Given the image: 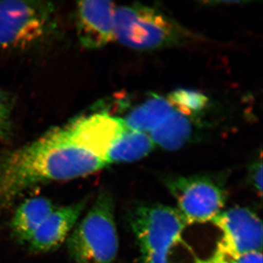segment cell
<instances>
[{
    "mask_svg": "<svg viewBox=\"0 0 263 263\" xmlns=\"http://www.w3.org/2000/svg\"><path fill=\"white\" fill-rule=\"evenodd\" d=\"M107 165L76 143L67 127L53 129L0 157V204L9 205L36 185L84 177Z\"/></svg>",
    "mask_w": 263,
    "mask_h": 263,
    "instance_id": "1",
    "label": "cell"
},
{
    "mask_svg": "<svg viewBox=\"0 0 263 263\" xmlns=\"http://www.w3.org/2000/svg\"><path fill=\"white\" fill-rule=\"evenodd\" d=\"M111 193H98L89 212L77 224L67 240L73 263H115L119 236Z\"/></svg>",
    "mask_w": 263,
    "mask_h": 263,
    "instance_id": "2",
    "label": "cell"
},
{
    "mask_svg": "<svg viewBox=\"0 0 263 263\" xmlns=\"http://www.w3.org/2000/svg\"><path fill=\"white\" fill-rule=\"evenodd\" d=\"M114 37L126 47L148 51L183 44L190 34L163 10L134 4L116 8Z\"/></svg>",
    "mask_w": 263,
    "mask_h": 263,
    "instance_id": "3",
    "label": "cell"
},
{
    "mask_svg": "<svg viewBox=\"0 0 263 263\" xmlns=\"http://www.w3.org/2000/svg\"><path fill=\"white\" fill-rule=\"evenodd\" d=\"M129 223L143 263H170L173 249L182 241L190 224L176 208L162 204L136 206Z\"/></svg>",
    "mask_w": 263,
    "mask_h": 263,
    "instance_id": "4",
    "label": "cell"
},
{
    "mask_svg": "<svg viewBox=\"0 0 263 263\" xmlns=\"http://www.w3.org/2000/svg\"><path fill=\"white\" fill-rule=\"evenodd\" d=\"M164 183L190 224L211 222L226 205L224 181L216 176H171Z\"/></svg>",
    "mask_w": 263,
    "mask_h": 263,
    "instance_id": "5",
    "label": "cell"
},
{
    "mask_svg": "<svg viewBox=\"0 0 263 263\" xmlns=\"http://www.w3.org/2000/svg\"><path fill=\"white\" fill-rule=\"evenodd\" d=\"M211 222L222 234L212 254L216 262L230 263L243 254L262 252V222L248 208H231Z\"/></svg>",
    "mask_w": 263,
    "mask_h": 263,
    "instance_id": "6",
    "label": "cell"
},
{
    "mask_svg": "<svg viewBox=\"0 0 263 263\" xmlns=\"http://www.w3.org/2000/svg\"><path fill=\"white\" fill-rule=\"evenodd\" d=\"M51 7L41 2H0V46L25 47L44 34Z\"/></svg>",
    "mask_w": 263,
    "mask_h": 263,
    "instance_id": "7",
    "label": "cell"
},
{
    "mask_svg": "<svg viewBox=\"0 0 263 263\" xmlns=\"http://www.w3.org/2000/svg\"><path fill=\"white\" fill-rule=\"evenodd\" d=\"M72 139L107 162L111 147L128 130L123 119L107 113L81 117L67 126Z\"/></svg>",
    "mask_w": 263,
    "mask_h": 263,
    "instance_id": "8",
    "label": "cell"
},
{
    "mask_svg": "<svg viewBox=\"0 0 263 263\" xmlns=\"http://www.w3.org/2000/svg\"><path fill=\"white\" fill-rule=\"evenodd\" d=\"M116 7L110 1H82L77 7V32L84 47L106 46L114 37Z\"/></svg>",
    "mask_w": 263,
    "mask_h": 263,
    "instance_id": "9",
    "label": "cell"
},
{
    "mask_svg": "<svg viewBox=\"0 0 263 263\" xmlns=\"http://www.w3.org/2000/svg\"><path fill=\"white\" fill-rule=\"evenodd\" d=\"M86 200L57 207L37 228L27 243L34 253H47L58 249L68 238L86 208Z\"/></svg>",
    "mask_w": 263,
    "mask_h": 263,
    "instance_id": "10",
    "label": "cell"
},
{
    "mask_svg": "<svg viewBox=\"0 0 263 263\" xmlns=\"http://www.w3.org/2000/svg\"><path fill=\"white\" fill-rule=\"evenodd\" d=\"M57 206L49 199L34 197L27 199L16 209L10 223L12 235L20 243H28L45 219Z\"/></svg>",
    "mask_w": 263,
    "mask_h": 263,
    "instance_id": "11",
    "label": "cell"
},
{
    "mask_svg": "<svg viewBox=\"0 0 263 263\" xmlns=\"http://www.w3.org/2000/svg\"><path fill=\"white\" fill-rule=\"evenodd\" d=\"M175 108L169 100L152 95L127 114L123 119L128 129L144 133L152 131L166 118L174 113Z\"/></svg>",
    "mask_w": 263,
    "mask_h": 263,
    "instance_id": "12",
    "label": "cell"
},
{
    "mask_svg": "<svg viewBox=\"0 0 263 263\" xmlns=\"http://www.w3.org/2000/svg\"><path fill=\"white\" fill-rule=\"evenodd\" d=\"M193 134V124L187 116L174 110L152 131L151 138L155 146L174 152L186 146Z\"/></svg>",
    "mask_w": 263,
    "mask_h": 263,
    "instance_id": "13",
    "label": "cell"
},
{
    "mask_svg": "<svg viewBox=\"0 0 263 263\" xmlns=\"http://www.w3.org/2000/svg\"><path fill=\"white\" fill-rule=\"evenodd\" d=\"M151 137L128 129L111 147L107 156L109 164L130 163L144 158L155 148Z\"/></svg>",
    "mask_w": 263,
    "mask_h": 263,
    "instance_id": "14",
    "label": "cell"
},
{
    "mask_svg": "<svg viewBox=\"0 0 263 263\" xmlns=\"http://www.w3.org/2000/svg\"><path fill=\"white\" fill-rule=\"evenodd\" d=\"M170 103L177 111L186 116L196 115L205 109L209 99L195 90L179 89L169 95Z\"/></svg>",
    "mask_w": 263,
    "mask_h": 263,
    "instance_id": "15",
    "label": "cell"
},
{
    "mask_svg": "<svg viewBox=\"0 0 263 263\" xmlns=\"http://www.w3.org/2000/svg\"><path fill=\"white\" fill-rule=\"evenodd\" d=\"M11 106L8 97L0 90V140H8L11 135Z\"/></svg>",
    "mask_w": 263,
    "mask_h": 263,
    "instance_id": "16",
    "label": "cell"
},
{
    "mask_svg": "<svg viewBox=\"0 0 263 263\" xmlns=\"http://www.w3.org/2000/svg\"><path fill=\"white\" fill-rule=\"evenodd\" d=\"M248 181L255 193L262 197V157L254 161L250 164L248 171Z\"/></svg>",
    "mask_w": 263,
    "mask_h": 263,
    "instance_id": "17",
    "label": "cell"
},
{
    "mask_svg": "<svg viewBox=\"0 0 263 263\" xmlns=\"http://www.w3.org/2000/svg\"><path fill=\"white\" fill-rule=\"evenodd\" d=\"M230 263H263L262 252L243 254L232 260Z\"/></svg>",
    "mask_w": 263,
    "mask_h": 263,
    "instance_id": "18",
    "label": "cell"
}]
</instances>
